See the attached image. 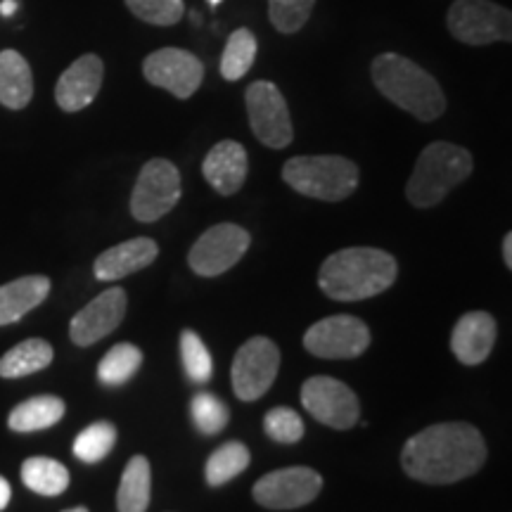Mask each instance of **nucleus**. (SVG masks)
Segmentation results:
<instances>
[{"mask_svg":"<svg viewBox=\"0 0 512 512\" xmlns=\"http://www.w3.org/2000/svg\"><path fill=\"white\" fill-rule=\"evenodd\" d=\"M484 437L470 422H439L406 441L401 467L422 484H456L486 463Z\"/></svg>","mask_w":512,"mask_h":512,"instance_id":"f257e3e1","label":"nucleus"},{"mask_svg":"<svg viewBox=\"0 0 512 512\" xmlns=\"http://www.w3.org/2000/svg\"><path fill=\"white\" fill-rule=\"evenodd\" d=\"M396 259L384 249L347 247L323 261L318 273L320 290L337 302H361L394 285Z\"/></svg>","mask_w":512,"mask_h":512,"instance_id":"f03ea898","label":"nucleus"},{"mask_svg":"<svg viewBox=\"0 0 512 512\" xmlns=\"http://www.w3.org/2000/svg\"><path fill=\"white\" fill-rule=\"evenodd\" d=\"M375 88L389 102L420 121H434L446 112V95L430 72L396 53L377 55L370 64Z\"/></svg>","mask_w":512,"mask_h":512,"instance_id":"7ed1b4c3","label":"nucleus"},{"mask_svg":"<svg viewBox=\"0 0 512 512\" xmlns=\"http://www.w3.org/2000/svg\"><path fill=\"white\" fill-rule=\"evenodd\" d=\"M472 174V155L465 147L444 143L427 145L420 152L411 181L406 185V197L413 207L430 209L444 200L456 185Z\"/></svg>","mask_w":512,"mask_h":512,"instance_id":"20e7f679","label":"nucleus"},{"mask_svg":"<svg viewBox=\"0 0 512 512\" xmlns=\"http://www.w3.org/2000/svg\"><path fill=\"white\" fill-rule=\"evenodd\" d=\"M283 178L299 195L342 202L358 188V166L339 155H302L283 166Z\"/></svg>","mask_w":512,"mask_h":512,"instance_id":"39448f33","label":"nucleus"},{"mask_svg":"<svg viewBox=\"0 0 512 512\" xmlns=\"http://www.w3.org/2000/svg\"><path fill=\"white\" fill-rule=\"evenodd\" d=\"M448 31L465 46L512 41V15L494 0H456L446 15Z\"/></svg>","mask_w":512,"mask_h":512,"instance_id":"423d86ee","label":"nucleus"},{"mask_svg":"<svg viewBox=\"0 0 512 512\" xmlns=\"http://www.w3.org/2000/svg\"><path fill=\"white\" fill-rule=\"evenodd\" d=\"M181 174L169 159H150L140 169L131 195V214L140 223L159 221L181 200Z\"/></svg>","mask_w":512,"mask_h":512,"instance_id":"0eeeda50","label":"nucleus"},{"mask_svg":"<svg viewBox=\"0 0 512 512\" xmlns=\"http://www.w3.org/2000/svg\"><path fill=\"white\" fill-rule=\"evenodd\" d=\"M249 126L254 136L271 150H283L292 143V117L285 95L271 81H254L245 93Z\"/></svg>","mask_w":512,"mask_h":512,"instance_id":"6e6552de","label":"nucleus"},{"mask_svg":"<svg viewBox=\"0 0 512 512\" xmlns=\"http://www.w3.org/2000/svg\"><path fill=\"white\" fill-rule=\"evenodd\" d=\"M280 370V349L268 337H252L238 349L233 361V392L240 401L261 399Z\"/></svg>","mask_w":512,"mask_h":512,"instance_id":"1a4fd4ad","label":"nucleus"},{"mask_svg":"<svg viewBox=\"0 0 512 512\" xmlns=\"http://www.w3.org/2000/svg\"><path fill=\"white\" fill-rule=\"evenodd\" d=\"M249 242L252 238L245 228L235 223H219L202 233L200 240L192 245L188 264L202 278H216L238 264L249 249Z\"/></svg>","mask_w":512,"mask_h":512,"instance_id":"9d476101","label":"nucleus"},{"mask_svg":"<svg viewBox=\"0 0 512 512\" xmlns=\"http://www.w3.org/2000/svg\"><path fill=\"white\" fill-rule=\"evenodd\" d=\"M323 489V477L311 467H283L254 484L252 496L268 510H294L313 503Z\"/></svg>","mask_w":512,"mask_h":512,"instance_id":"9b49d317","label":"nucleus"},{"mask_svg":"<svg viewBox=\"0 0 512 512\" xmlns=\"http://www.w3.org/2000/svg\"><path fill=\"white\" fill-rule=\"evenodd\" d=\"M309 354L330 361L356 358L370 347V328L356 316H330L313 323L304 335Z\"/></svg>","mask_w":512,"mask_h":512,"instance_id":"f8f14e48","label":"nucleus"},{"mask_svg":"<svg viewBox=\"0 0 512 512\" xmlns=\"http://www.w3.org/2000/svg\"><path fill=\"white\" fill-rule=\"evenodd\" d=\"M302 403L313 418L332 430H349L361 415L354 389L335 377H309L302 387Z\"/></svg>","mask_w":512,"mask_h":512,"instance_id":"ddd939ff","label":"nucleus"},{"mask_svg":"<svg viewBox=\"0 0 512 512\" xmlns=\"http://www.w3.org/2000/svg\"><path fill=\"white\" fill-rule=\"evenodd\" d=\"M143 76L152 86L164 88L178 100H188L200 91L204 81V64L188 50L162 48L145 57Z\"/></svg>","mask_w":512,"mask_h":512,"instance_id":"4468645a","label":"nucleus"},{"mask_svg":"<svg viewBox=\"0 0 512 512\" xmlns=\"http://www.w3.org/2000/svg\"><path fill=\"white\" fill-rule=\"evenodd\" d=\"M126 316V292L121 287L105 290L72 318L69 337L76 347H91L119 328Z\"/></svg>","mask_w":512,"mask_h":512,"instance_id":"2eb2a0df","label":"nucleus"},{"mask_svg":"<svg viewBox=\"0 0 512 512\" xmlns=\"http://www.w3.org/2000/svg\"><path fill=\"white\" fill-rule=\"evenodd\" d=\"M105 79V64L98 55H81L72 67L60 76L55 86V100L64 112H81L100 93Z\"/></svg>","mask_w":512,"mask_h":512,"instance_id":"dca6fc26","label":"nucleus"},{"mask_svg":"<svg viewBox=\"0 0 512 512\" xmlns=\"http://www.w3.org/2000/svg\"><path fill=\"white\" fill-rule=\"evenodd\" d=\"M247 171V150L238 140H221V143H216L202 164V174L207 178V183L223 197L235 195L245 185Z\"/></svg>","mask_w":512,"mask_h":512,"instance_id":"f3484780","label":"nucleus"},{"mask_svg":"<svg viewBox=\"0 0 512 512\" xmlns=\"http://www.w3.org/2000/svg\"><path fill=\"white\" fill-rule=\"evenodd\" d=\"M496 320L486 311H470L458 320L451 335V351L463 366H479L496 344Z\"/></svg>","mask_w":512,"mask_h":512,"instance_id":"a211bd4d","label":"nucleus"},{"mask_svg":"<svg viewBox=\"0 0 512 512\" xmlns=\"http://www.w3.org/2000/svg\"><path fill=\"white\" fill-rule=\"evenodd\" d=\"M159 247L155 240L150 238H136L126 240L117 247H110L107 252H102L98 259H95V278L105 280V283H112V280H121L126 275L143 271L157 259Z\"/></svg>","mask_w":512,"mask_h":512,"instance_id":"6ab92c4d","label":"nucleus"},{"mask_svg":"<svg viewBox=\"0 0 512 512\" xmlns=\"http://www.w3.org/2000/svg\"><path fill=\"white\" fill-rule=\"evenodd\" d=\"M50 280L46 275H27L0 287V325L17 323L19 318L46 302Z\"/></svg>","mask_w":512,"mask_h":512,"instance_id":"aec40b11","label":"nucleus"},{"mask_svg":"<svg viewBox=\"0 0 512 512\" xmlns=\"http://www.w3.org/2000/svg\"><path fill=\"white\" fill-rule=\"evenodd\" d=\"M34 98V76L29 62L17 50L0 53V105L24 110Z\"/></svg>","mask_w":512,"mask_h":512,"instance_id":"412c9836","label":"nucleus"},{"mask_svg":"<svg viewBox=\"0 0 512 512\" xmlns=\"http://www.w3.org/2000/svg\"><path fill=\"white\" fill-rule=\"evenodd\" d=\"M152 494V470L145 456H133L121 475L117 491L119 512H147Z\"/></svg>","mask_w":512,"mask_h":512,"instance_id":"4be33fe9","label":"nucleus"},{"mask_svg":"<svg viewBox=\"0 0 512 512\" xmlns=\"http://www.w3.org/2000/svg\"><path fill=\"white\" fill-rule=\"evenodd\" d=\"M64 411H67V406L60 396H34V399L19 403L10 413L8 425L15 432L48 430L62 420Z\"/></svg>","mask_w":512,"mask_h":512,"instance_id":"5701e85b","label":"nucleus"},{"mask_svg":"<svg viewBox=\"0 0 512 512\" xmlns=\"http://www.w3.org/2000/svg\"><path fill=\"white\" fill-rule=\"evenodd\" d=\"M50 363H53V347L46 339H27L0 358V377L17 380V377H27L48 368Z\"/></svg>","mask_w":512,"mask_h":512,"instance_id":"b1692460","label":"nucleus"},{"mask_svg":"<svg viewBox=\"0 0 512 512\" xmlns=\"http://www.w3.org/2000/svg\"><path fill=\"white\" fill-rule=\"evenodd\" d=\"M22 482L38 496H60L69 486V470L53 458H29L22 465Z\"/></svg>","mask_w":512,"mask_h":512,"instance_id":"393cba45","label":"nucleus"},{"mask_svg":"<svg viewBox=\"0 0 512 512\" xmlns=\"http://www.w3.org/2000/svg\"><path fill=\"white\" fill-rule=\"evenodd\" d=\"M249 460H252V453L242 441H228L209 456L207 467H204V479H207L209 486L228 484L230 479L247 470Z\"/></svg>","mask_w":512,"mask_h":512,"instance_id":"a878e982","label":"nucleus"},{"mask_svg":"<svg viewBox=\"0 0 512 512\" xmlns=\"http://www.w3.org/2000/svg\"><path fill=\"white\" fill-rule=\"evenodd\" d=\"M143 366V351L136 344L121 342L107 351L98 366V380L107 387H121Z\"/></svg>","mask_w":512,"mask_h":512,"instance_id":"bb28decb","label":"nucleus"},{"mask_svg":"<svg viewBox=\"0 0 512 512\" xmlns=\"http://www.w3.org/2000/svg\"><path fill=\"white\" fill-rule=\"evenodd\" d=\"M256 50H259V43H256V36L249 29H238L233 31L228 38L226 48H223L221 55V76L226 81H240L256 60Z\"/></svg>","mask_w":512,"mask_h":512,"instance_id":"cd10ccee","label":"nucleus"},{"mask_svg":"<svg viewBox=\"0 0 512 512\" xmlns=\"http://www.w3.org/2000/svg\"><path fill=\"white\" fill-rule=\"evenodd\" d=\"M117 444V427L112 422H93L74 441V456L83 463H100Z\"/></svg>","mask_w":512,"mask_h":512,"instance_id":"c85d7f7f","label":"nucleus"},{"mask_svg":"<svg viewBox=\"0 0 512 512\" xmlns=\"http://www.w3.org/2000/svg\"><path fill=\"white\" fill-rule=\"evenodd\" d=\"M181 358L183 370L190 382L207 384L211 380V375H214V361H211L207 344L202 342V337L197 332L185 330L181 335Z\"/></svg>","mask_w":512,"mask_h":512,"instance_id":"c756f323","label":"nucleus"},{"mask_svg":"<svg viewBox=\"0 0 512 512\" xmlns=\"http://www.w3.org/2000/svg\"><path fill=\"white\" fill-rule=\"evenodd\" d=\"M190 413H192V422H195L197 430H200L202 434H207V437H214V434L226 430V425L230 420V411H228L226 403H223L219 396H214L209 392L197 394L195 399H192Z\"/></svg>","mask_w":512,"mask_h":512,"instance_id":"7c9ffc66","label":"nucleus"},{"mask_svg":"<svg viewBox=\"0 0 512 512\" xmlns=\"http://www.w3.org/2000/svg\"><path fill=\"white\" fill-rule=\"evenodd\" d=\"M316 0H268V17L280 34L290 36L304 29Z\"/></svg>","mask_w":512,"mask_h":512,"instance_id":"2f4dec72","label":"nucleus"},{"mask_svg":"<svg viewBox=\"0 0 512 512\" xmlns=\"http://www.w3.org/2000/svg\"><path fill=\"white\" fill-rule=\"evenodd\" d=\"M124 3L138 19L155 27H174L185 12L183 0H124Z\"/></svg>","mask_w":512,"mask_h":512,"instance_id":"473e14b6","label":"nucleus"},{"mask_svg":"<svg viewBox=\"0 0 512 512\" xmlns=\"http://www.w3.org/2000/svg\"><path fill=\"white\" fill-rule=\"evenodd\" d=\"M264 430L278 444H297L304 437V420L292 408H271L264 418Z\"/></svg>","mask_w":512,"mask_h":512,"instance_id":"72a5a7b5","label":"nucleus"},{"mask_svg":"<svg viewBox=\"0 0 512 512\" xmlns=\"http://www.w3.org/2000/svg\"><path fill=\"white\" fill-rule=\"evenodd\" d=\"M10 496H12V489H10L8 479H3V477H0V510H5V508H8V503H10Z\"/></svg>","mask_w":512,"mask_h":512,"instance_id":"f704fd0d","label":"nucleus"},{"mask_svg":"<svg viewBox=\"0 0 512 512\" xmlns=\"http://www.w3.org/2000/svg\"><path fill=\"white\" fill-rule=\"evenodd\" d=\"M503 259H505V266L512 268V233H508L503 238Z\"/></svg>","mask_w":512,"mask_h":512,"instance_id":"c9c22d12","label":"nucleus"},{"mask_svg":"<svg viewBox=\"0 0 512 512\" xmlns=\"http://www.w3.org/2000/svg\"><path fill=\"white\" fill-rule=\"evenodd\" d=\"M17 10V3L15 0H3V3H0V15H5V17H10L12 12Z\"/></svg>","mask_w":512,"mask_h":512,"instance_id":"e433bc0d","label":"nucleus"},{"mask_svg":"<svg viewBox=\"0 0 512 512\" xmlns=\"http://www.w3.org/2000/svg\"><path fill=\"white\" fill-rule=\"evenodd\" d=\"M64 512H88L86 508H72V510H64Z\"/></svg>","mask_w":512,"mask_h":512,"instance_id":"4c0bfd02","label":"nucleus"},{"mask_svg":"<svg viewBox=\"0 0 512 512\" xmlns=\"http://www.w3.org/2000/svg\"><path fill=\"white\" fill-rule=\"evenodd\" d=\"M221 3V0H211V5H219Z\"/></svg>","mask_w":512,"mask_h":512,"instance_id":"58836bf2","label":"nucleus"}]
</instances>
